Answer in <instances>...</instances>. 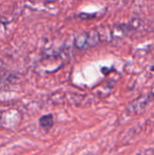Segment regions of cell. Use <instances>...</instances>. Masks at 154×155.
<instances>
[{
    "instance_id": "2",
    "label": "cell",
    "mask_w": 154,
    "mask_h": 155,
    "mask_svg": "<svg viewBox=\"0 0 154 155\" xmlns=\"http://www.w3.org/2000/svg\"><path fill=\"white\" fill-rule=\"evenodd\" d=\"M151 70H152V71H154V65H153V66H152V67H151Z\"/></svg>"
},
{
    "instance_id": "1",
    "label": "cell",
    "mask_w": 154,
    "mask_h": 155,
    "mask_svg": "<svg viewBox=\"0 0 154 155\" xmlns=\"http://www.w3.org/2000/svg\"><path fill=\"white\" fill-rule=\"evenodd\" d=\"M39 123H40V125L43 128H44L46 130L50 129L53 126V124H54L53 115L52 114H46V115L42 116L40 118V120H39Z\"/></svg>"
}]
</instances>
